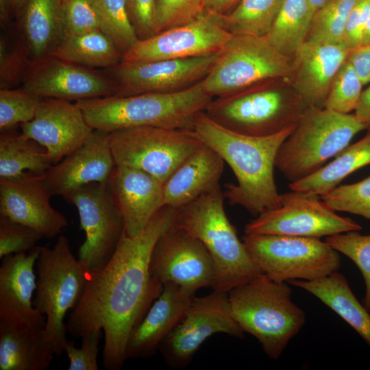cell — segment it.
<instances>
[{
	"label": "cell",
	"instance_id": "1",
	"mask_svg": "<svg viewBox=\"0 0 370 370\" xmlns=\"http://www.w3.org/2000/svg\"><path fill=\"white\" fill-rule=\"evenodd\" d=\"M176 210L162 207L144 230L131 237L123 232L110 260L88 276L66 324L67 332L81 337L101 330L104 334L103 365L121 369L133 329L160 294L163 285L149 271V259L160 236L175 221Z\"/></svg>",
	"mask_w": 370,
	"mask_h": 370
},
{
	"label": "cell",
	"instance_id": "2",
	"mask_svg": "<svg viewBox=\"0 0 370 370\" xmlns=\"http://www.w3.org/2000/svg\"><path fill=\"white\" fill-rule=\"evenodd\" d=\"M295 126L269 136H249L226 128L202 112L193 131L229 164L236 178V184L225 186V198L258 216L280 204L274 178L275 158Z\"/></svg>",
	"mask_w": 370,
	"mask_h": 370
},
{
	"label": "cell",
	"instance_id": "3",
	"mask_svg": "<svg viewBox=\"0 0 370 370\" xmlns=\"http://www.w3.org/2000/svg\"><path fill=\"white\" fill-rule=\"evenodd\" d=\"M212 97L202 80L182 90L132 95H113L75 101L94 130L110 132L140 126L193 130Z\"/></svg>",
	"mask_w": 370,
	"mask_h": 370
},
{
	"label": "cell",
	"instance_id": "4",
	"mask_svg": "<svg viewBox=\"0 0 370 370\" xmlns=\"http://www.w3.org/2000/svg\"><path fill=\"white\" fill-rule=\"evenodd\" d=\"M219 185L175 210V224L199 239L215 268L213 290L229 292L263 273L237 236L224 208Z\"/></svg>",
	"mask_w": 370,
	"mask_h": 370
},
{
	"label": "cell",
	"instance_id": "5",
	"mask_svg": "<svg viewBox=\"0 0 370 370\" xmlns=\"http://www.w3.org/2000/svg\"><path fill=\"white\" fill-rule=\"evenodd\" d=\"M288 284L262 273L228 292L236 321L273 360L281 356L306 322L305 312L293 302Z\"/></svg>",
	"mask_w": 370,
	"mask_h": 370
},
{
	"label": "cell",
	"instance_id": "6",
	"mask_svg": "<svg viewBox=\"0 0 370 370\" xmlns=\"http://www.w3.org/2000/svg\"><path fill=\"white\" fill-rule=\"evenodd\" d=\"M369 127L354 114L306 107L280 146L275 167L291 182L306 177L347 147L356 134Z\"/></svg>",
	"mask_w": 370,
	"mask_h": 370
},
{
	"label": "cell",
	"instance_id": "7",
	"mask_svg": "<svg viewBox=\"0 0 370 370\" xmlns=\"http://www.w3.org/2000/svg\"><path fill=\"white\" fill-rule=\"evenodd\" d=\"M36 267L38 280L33 304L45 316V330L59 356L68 342L64 317L81 297L88 274L64 235L58 236L52 248L40 247Z\"/></svg>",
	"mask_w": 370,
	"mask_h": 370
},
{
	"label": "cell",
	"instance_id": "8",
	"mask_svg": "<svg viewBox=\"0 0 370 370\" xmlns=\"http://www.w3.org/2000/svg\"><path fill=\"white\" fill-rule=\"evenodd\" d=\"M292 60L276 49L267 36L233 35L219 51L202 79L203 86L212 97L230 95L264 80L290 77Z\"/></svg>",
	"mask_w": 370,
	"mask_h": 370
},
{
	"label": "cell",
	"instance_id": "9",
	"mask_svg": "<svg viewBox=\"0 0 370 370\" xmlns=\"http://www.w3.org/2000/svg\"><path fill=\"white\" fill-rule=\"evenodd\" d=\"M243 242L262 273L278 282L315 280L341 267L339 252L319 238L245 234Z\"/></svg>",
	"mask_w": 370,
	"mask_h": 370
},
{
	"label": "cell",
	"instance_id": "10",
	"mask_svg": "<svg viewBox=\"0 0 370 370\" xmlns=\"http://www.w3.org/2000/svg\"><path fill=\"white\" fill-rule=\"evenodd\" d=\"M306 108L294 91L269 86L219 97L204 112L232 131L264 136L296 125Z\"/></svg>",
	"mask_w": 370,
	"mask_h": 370
},
{
	"label": "cell",
	"instance_id": "11",
	"mask_svg": "<svg viewBox=\"0 0 370 370\" xmlns=\"http://www.w3.org/2000/svg\"><path fill=\"white\" fill-rule=\"evenodd\" d=\"M116 165L142 170L163 183L203 143L193 130L140 126L108 132Z\"/></svg>",
	"mask_w": 370,
	"mask_h": 370
},
{
	"label": "cell",
	"instance_id": "12",
	"mask_svg": "<svg viewBox=\"0 0 370 370\" xmlns=\"http://www.w3.org/2000/svg\"><path fill=\"white\" fill-rule=\"evenodd\" d=\"M360 230V225L336 214L319 195L292 190L281 194L279 206L258 214L244 232L320 238Z\"/></svg>",
	"mask_w": 370,
	"mask_h": 370
},
{
	"label": "cell",
	"instance_id": "13",
	"mask_svg": "<svg viewBox=\"0 0 370 370\" xmlns=\"http://www.w3.org/2000/svg\"><path fill=\"white\" fill-rule=\"evenodd\" d=\"M217 333L238 338L244 334L232 314L228 293L214 290L206 295L194 297L184 316L158 350L172 368H185L203 343Z\"/></svg>",
	"mask_w": 370,
	"mask_h": 370
},
{
	"label": "cell",
	"instance_id": "14",
	"mask_svg": "<svg viewBox=\"0 0 370 370\" xmlns=\"http://www.w3.org/2000/svg\"><path fill=\"white\" fill-rule=\"evenodd\" d=\"M64 199L77 208L80 228L85 233L78 259L89 276L103 267L114 253L124 232L123 217L111 199L106 183L83 186Z\"/></svg>",
	"mask_w": 370,
	"mask_h": 370
},
{
	"label": "cell",
	"instance_id": "15",
	"mask_svg": "<svg viewBox=\"0 0 370 370\" xmlns=\"http://www.w3.org/2000/svg\"><path fill=\"white\" fill-rule=\"evenodd\" d=\"M149 266L153 278L162 285L173 283L196 293L214 284L215 268L208 249L175 223L156 241Z\"/></svg>",
	"mask_w": 370,
	"mask_h": 370
},
{
	"label": "cell",
	"instance_id": "16",
	"mask_svg": "<svg viewBox=\"0 0 370 370\" xmlns=\"http://www.w3.org/2000/svg\"><path fill=\"white\" fill-rule=\"evenodd\" d=\"M218 52L181 59L121 61L104 71L114 81L116 95L173 92L204 79L214 64Z\"/></svg>",
	"mask_w": 370,
	"mask_h": 370
},
{
	"label": "cell",
	"instance_id": "17",
	"mask_svg": "<svg viewBox=\"0 0 370 370\" xmlns=\"http://www.w3.org/2000/svg\"><path fill=\"white\" fill-rule=\"evenodd\" d=\"M21 87L40 98L78 101L115 95L116 85L101 72L49 56L31 62Z\"/></svg>",
	"mask_w": 370,
	"mask_h": 370
},
{
	"label": "cell",
	"instance_id": "18",
	"mask_svg": "<svg viewBox=\"0 0 370 370\" xmlns=\"http://www.w3.org/2000/svg\"><path fill=\"white\" fill-rule=\"evenodd\" d=\"M232 36L221 25L215 14L206 12L189 23L139 40L123 55L122 61L151 62L215 53Z\"/></svg>",
	"mask_w": 370,
	"mask_h": 370
},
{
	"label": "cell",
	"instance_id": "19",
	"mask_svg": "<svg viewBox=\"0 0 370 370\" xmlns=\"http://www.w3.org/2000/svg\"><path fill=\"white\" fill-rule=\"evenodd\" d=\"M42 174L26 172L0 178V216L27 226L44 238L58 236L68 225L66 217L50 203Z\"/></svg>",
	"mask_w": 370,
	"mask_h": 370
},
{
	"label": "cell",
	"instance_id": "20",
	"mask_svg": "<svg viewBox=\"0 0 370 370\" xmlns=\"http://www.w3.org/2000/svg\"><path fill=\"white\" fill-rule=\"evenodd\" d=\"M19 126L25 136L47 149L53 164L82 145L94 131L75 102L53 98L42 99L34 118Z\"/></svg>",
	"mask_w": 370,
	"mask_h": 370
},
{
	"label": "cell",
	"instance_id": "21",
	"mask_svg": "<svg viewBox=\"0 0 370 370\" xmlns=\"http://www.w3.org/2000/svg\"><path fill=\"white\" fill-rule=\"evenodd\" d=\"M115 165L108 132L94 130L82 145L43 173L42 180L51 197L64 198L83 186L106 183Z\"/></svg>",
	"mask_w": 370,
	"mask_h": 370
},
{
	"label": "cell",
	"instance_id": "22",
	"mask_svg": "<svg viewBox=\"0 0 370 370\" xmlns=\"http://www.w3.org/2000/svg\"><path fill=\"white\" fill-rule=\"evenodd\" d=\"M163 184L160 180L142 170L115 165L106 186L123 217L127 235L131 237L138 235L164 206Z\"/></svg>",
	"mask_w": 370,
	"mask_h": 370
},
{
	"label": "cell",
	"instance_id": "23",
	"mask_svg": "<svg viewBox=\"0 0 370 370\" xmlns=\"http://www.w3.org/2000/svg\"><path fill=\"white\" fill-rule=\"evenodd\" d=\"M41 246L27 253L8 255L0 266V320L45 328V317L33 304L36 288L34 267Z\"/></svg>",
	"mask_w": 370,
	"mask_h": 370
},
{
	"label": "cell",
	"instance_id": "24",
	"mask_svg": "<svg viewBox=\"0 0 370 370\" xmlns=\"http://www.w3.org/2000/svg\"><path fill=\"white\" fill-rule=\"evenodd\" d=\"M344 43L305 42L292 60L293 91L306 107L324 108L332 81L347 59Z\"/></svg>",
	"mask_w": 370,
	"mask_h": 370
},
{
	"label": "cell",
	"instance_id": "25",
	"mask_svg": "<svg viewBox=\"0 0 370 370\" xmlns=\"http://www.w3.org/2000/svg\"><path fill=\"white\" fill-rule=\"evenodd\" d=\"M195 296V292L177 284H164L159 296L132 331L127 343L126 360L152 356L182 320Z\"/></svg>",
	"mask_w": 370,
	"mask_h": 370
},
{
	"label": "cell",
	"instance_id": "26",
	"mask_svg": "<svg viewBox=\"0 0 370 370\" xmlns=\"http://www.w3.org/2000/svg\"><path fill=\"white\" fill-rule=\"evenodd\" d=\"M224 163L213 149L203 143L164 182V206L178 210L219 185Z\"/></svg>",
	"mask_w": 370,
	"mask_h": 370
},
{
	"label": "cell",
	"instance_id": "27",
	"mask_svg": "<svg viewBox=\"0 0 370 370\" xmlns=\"http://www.w3.org/2000/svg\"><path fill=\"white\" fill-rule=\"evenodd\" d=\"M54 356L45 328L0 320V370H45Z\"/></svg>",
	"mask_w": 370,
	"mask_h": 370
},
{
	"label": "cell",
	"instance_id": "28",
	"mask_svg": "<svg viewBox=\"0 0 370 370\" xmlns=\"http://www.w3.org/2000/svg\"><path fill=\"white\" fill-rule=\"evenodd\" d=\"M62 0H27L18 16L19 34L32 62L51 55L64 34Z\"/></svg>",
	"mask_w": 370,
	"mask_h": 370
},
{
	"label": "cell",
	"instance_id": "29",
	"mask_svg": "<svg viewBox=\"0 0 370 370\" xmlns=\"http://www.w3.org/2000/svg\"><path fill=\"white\" fill-rule=\"evenodd\" d=\"M311 293L346 321L370 347V312L353 293L345 277L336 271L324 278L288 282Z\"/></svg>",
	"mask_w": 370,
	"mask_h": 370
},
{
	"label": "cell",
	"instance_id": "30",
	"mask_svg": "<svg viewBox=\"0 0 370 370\" xmlns=\"http://www.w3.org/2000/svg\"><path fill=\"white\" fill-rule=\"evenodd\" d=\"M367 130L364 137L346 147L332 162L309 176L291 182V190L321 196L353 172L370 164V127Z\"/></svg>",
	"mask_w": 370,
	"mask_h": 370
},
{
	"label": "cell",
	"instance_id": "31",
	"mask_svg": "<svg viewBox=\"0 0 370 370\" xmlns=\"http://www.w3.org/2000/svg\"><path fill=\"white\" fill-rule=\"evenodd\" d=\"M15 128L1 132L0 178L45 173L53 164L47 149Z\"/></svg>",
	"mask_w": 370,
	"mask_h": 370
},
{
	"label": "cell",
	"instance_id": "32",
	"mask_svg": "<svg viewBox=\"0 0 370 370\" xmlns=\"http://www.w3.org/2000/svg\"><path fill=\"white\" fill-rule=\"evenodd\" d=\"M51 56L79 66L110 69L119 64L123 54L101 30L64 36Z\"/></svg>",
	"mask_w": 370,
	"mask_h": 370
},
{
	"label": "cell",
	"instance_id": "33",
	"mask_svg": "<svg viewBox=\"0 0 370 370\" xmlns=\"http://www.w3.org/2000/svg\"><path fill=\"white\" fill-rule=\"evenodd\" d=\"M312 17L308 0H284L267 37L282 53L293 58L306 40Z\"/></svg>",
	"mask_w": 370,
	"mask_h": 370
},
{
	"label": "cell",
	"instance_id": "34",
	"mask_svg": "<svg viewBox=\"0 0 370 370\" xmlns=\"http://www.w3.org/2000/svg\"><path fill=\"white\" fill-rule=\"evenodd\" d=\"M284 0H240L229 12L216 15L232 35L265 36L270 32Z\"/></svg>",
	"mask_w": 370,
	"mask_h": 370
},
{
	"label": "cell",
	"instance_id": "35",
	"mask_svg": "<svg viewBox=\"0 0 370 370\" xmlns=\"http://www.w3.org/2000/svg\"><path fill=\"white\" fill-rule=\"evenodd\" d=\"M356 0H328L313 14L306 42L343 43L348 16Z\"/></svg>",
	"mask_w": 370,
	"mask_h": 370
},
{
	"label": "cell",
	"instance_id": "36",
	"mask_svg": "<svg viewBox=\"0 0 370 370\" xmlns=\"http://www.w3.org/2000/svg\"><path fill=\"white\" fill-rule=\"evenodd\" d=\"M101 30L123 55L138 40L127 12L126 0H91Z\"/></svg>",
	"mask_w": 370,
	"mask_h": 370
},
{
	"label": "cell",
	"instance_id": "37",
	"mask_svg": "<svg viewBox=\"0 0 370 370\" xmlns=\"http://www.w3.org/2000/svg\"><path fill=\"white\" fill-rule=\"evenodd\" d=\"M21 35L3 34L0 38V89L16 88L22 84L31 64Z\"/></svg>",
	"mask_w": 370,
	"mask_h": 370
},
{
	"label": "cell",
	"instance_id": "38",
	"mask_svg": "<svg viewBox=\"0 0 370 370\" xmlns=\"http://www.w3.org/2000/svg\"><path fill=\"white\" fill-rule=\"evenodd\" d=\"M325 241L352 260L360 271L365 284L363 305L370 312V234L352 231L327 236Z\"/></svg>",
	"mask_w": 370,
	"mask_h": 370
},
{
	"label": "cell",
	"instance_id": "39",
	"mask_svg": "<svg viewBox=\"0 0 370 370\" xmlns=\"http://www.w3.org/2000/svg\"><path fill=\"white\" fill-rule=\"evenodd\" d=\"M362 86L356 72L345 60L332 81L324 108L343 114L355 110Z\"/></svg>",
	"mask_w": 370,
	"mask_h": 370
},
{
	"label": "cell",
	"instance_id": "40",
	"mask_svg": "<svg viewBox=\"0 0 370 370\" xmlns=\"http://www.w3.org/2000/svg\"><path fill=\"white\" fill-rule=\"evenodd\" d=\"M41 99L21 87L0 89V131L32 121Z\"/></svg>",
	"mask_w": 370,
	"mask_h": 370
},
{
	"label": "cell",
	"instance_id": "41",
	"mask_svg": "<svg viewBox=\"0 0 370 370\" xmlns=\"http://www.w3.org/2000/svg\"><path fill=\"white\" fill-rule=\"evenodd\" d=\"M320 197L336 212H349L370 220V176L356 183L338 185Z\"/></svg>",
	"mask_w": 370,
	"mask_h": 370
},
{
	"label": "cell",
	"instance_id": "42",
	"mask_svg": "<svg viewBox=\"0 0 370 370\" xmlns=\"http://www.w3.org/2000/svg\"><path fill=\"white\" fill-rule=\"evenodd\" d=\"M206 13L203 0H155V34L189 23Z\"/></svg>",
	"mask_w": 370,
	"mask_h": 370
},
{
	"label": "cell",
	"instance_id": "43",
	"mask_svg": "<svg viewBox=\"0 0 370 370\" xmlns=\"http://www.w3.org/2000/svg\"><path fill=\"white\" fill-rule=\"evenodd\" d=\"M61 6L64 36L101 30L91 0H62Z\"/></svg>",
	"mask_w": 370,
	"mask_h": 370
},
{
	"label": "cell",
	"instance_id": "44",
	"mask_svg": "<svg viewBox=\"0 0 370 370\" xmlns=\"http://www.w3.org/2000/svg\"><path fill=\"white\" fill-rule=\"evenodd\" d=\"M42 238L36 230L0 216V258L26 253Z\"/></svg>",
	"mask_w": 370,
	"mask_h": 370
},
{
	"label": "cell",
	"instance_id": "45",
	"mask_svg": "<svg viewBox=\"0 0 370 370\" xmlns=\"http://www.w3.org/2000/svg\"><path fill=\"white\" fill-rule=\"evenodd\" d=\"M101 330L86 333L82 338L79 348L68 341L65 348L69 360V370H98L99 343L101 336Z\"/></svg>",
	"mask_w": 370,
	"mask_h": 370
},
{
	"label": "cell",
	"instance_id": "46",
	"mask_svg": "<svg viewBox=\"0 0 370 370\" xmlns=\"http://www.w3.org/2000/svg\"><path fill=\"white\" fill-rule=\"evenodd\" d=\"M370 15V0H356L345 27L343 42L349 49L362 44L364 32Z\"/></svg>",
	"mask_w": 370,
	"mask_h": 370
},
{
	"label": "cell",
	"instance_id": "47",
	"mask_svg": "<svg viewBox=\"0 0 370 370\" xmlns=\"http://www.w3.org/2000/svg\"><path fill=\"white\" fill-rule=\"evenodd\" d=\"M126 5L138 39L155 35V0H126Z\"/></svg>",
	"mask_w": 370,
	"mask_h": 370
},
{
	"label": "cell",
	"instance_id": "48",
	"mask_svg": "<svg viewBox=\"0 0 370 370\" xmlns=\"http://www.w3.org/2000/svg\"><path fill=\"white\" fill-rule=\"evenodd\" d=\"M352 66L363 85L370 83V44L349 50L346 59Z\"/></svg>",
	"mask_w": 370,
	"mask_h": 370
},
{
	"label": "cell",
	"instance_id": "49",
	"mask_svg": "<svg viewBox=\"0 0 370 370\" xmlns=\"http://www.w3.org/2000/svg\"><path fill=\"white\" fill-rule=\"evenodd\" d=\"M27 0H0L1 23H7L12 16H18Z\"/></svg>",
	"mask_w": 370,
	"mask_h": 370
},
{
	"label": "cell",
	"instance_id": "50",
	"mask_svg": "<svg viewBox=\"0 0 370 370\" xmlns=\"http://www.w3.org/2000/svg\"><path fill=\"white\" fill-rule=\"evenodd\" d=\"M206 12L222 15L232 10L240 0H203Z\"/></svg>",
	"mask_w": 370,
	"mask_h": 370
},
{
	"label": "cell",
	"instance_id": "51",
	"mask_svg": "<svg viewBox=\"0 0 370 370\" xmlns=\"http://www.w3.org/2000/svg\"><path fill=\"white\" fill-rule=\"evenodd\" d=\"M355 116L362 123L370 125V85L362 92Z\"/></svg>",
	"mask_w": 370,
	"mask_h": 370
},
{
	"label": "cell",
	"instance_id": "52",
	"mask_svg": "<svg viewBox=\"0 0 370 370\" xmlns=\"http://www.w3.org/2000/svg\"><path fill=\"white\" fill-rule=\"evenodd\" d=\"M312 16L314 13L320 8L328 0H308Z\"/></svg>",
	"mask_w": 370,
	"mask_h": 370
},
{
	"label": "cell",
	"instance_id": "53",
	"mask_svg": "<svg viewBox=\"0 0 370 370\" xmlns=\"http://www.w3.org/2000/svg\"><path fill=\"white\" fill-rule=\"evenodd\" d=\"M367 44H370V15L364 32L362 45Z\"/></svg>",
	"mask_w": 370,
	"mask_h": 370
}]
</instances>
